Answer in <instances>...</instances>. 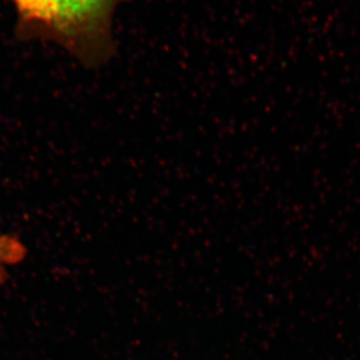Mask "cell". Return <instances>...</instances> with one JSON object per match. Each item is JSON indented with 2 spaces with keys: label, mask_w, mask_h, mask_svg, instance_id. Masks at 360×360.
Returning <instances> with one entry per match:
<instances>
[{
  "label": "cell",
  "mask_w": 360,
  "mask_h": 360,
  "mask_svg": "<svg viewBox=\"0 0 360 360\" xmlns=\"http://www.w3.org/2000/svg\"><path fill=\"white\" fill-rule=\"evenodd\" d=\"M124 0H12L20 37L52 42L84 63L104 59Z\"/></svg>",
  "instance_id": "obj_1"
},
{
  "label": "cell",
  "mask_w": 360,
  "mask_h": 360,
  "mask_svg": "<svg viewBox=\"0 0 360 360\" xmlns=\"http://www.w3.org/2000/svg\"><path fill=\"white\" fill-rule=\"evenodd\" d=\"M27 257V248L20 240L0 233V285L8 278L10 269Z\"/></svg>",
  "instance_id": "obj_2"
}]
</instances>
